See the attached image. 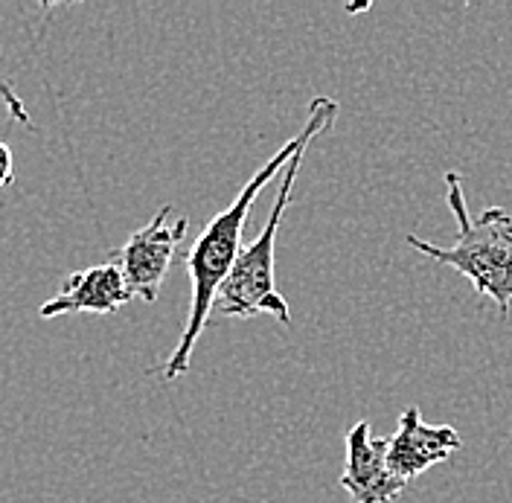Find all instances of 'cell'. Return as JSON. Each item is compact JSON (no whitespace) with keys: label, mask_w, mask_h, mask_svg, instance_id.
<instances>
[{"label":"cell","mask_w":512,"mask_h":503,"mask_svg":"<svg viewBox=\"0 0 512 503\" xmlns=\"http://www.w3.org/2000/svg\"><path fill=\"white\" fill-rule=\"evenodd\" d=\"M338 117V102L332 96H315L309 102V117L303 128L288 140L286 146L265 160L256 175L239 189V195L230 201V207L222 210L219 216L204 224V230L195 236L192 248L187 251V274H190V315L184 323V332L178 338V344L172 349V355L163 364V378L175 381L190 370L192 349L198 344V338L204 335V329L210 326V317L216 312V297L222 291L224 280L230 277L242 248V230L245 221L254 210V201L259 198L262 187H268L280 172H286L288 163L294 160L297 152L309 149V143L320 137L323 131H329Z\"/></svg>","instance_id":"obj_1"},{"label":"cell","mask_w":512,"mask_h":503,"mask_svg":"<svg viewBox=\"0 0 512 503\" xmlns=\"http://www.w3.org/2000/svg\"><path fill=\"white\" fill-rule=\"evenodd\" d=\"M446 204L457 221V242L440 248L408 233V245L463 274L480 297L495 300L501 317H507L512 306V216L504 207H486L472 219L457 172H446Z\"/></svg>","instance_id":"obj_2"},{"label":"cell","mask_w":512,"mask_h":503,"mask_svg":"<svg viewBox=\"0 0 512 503\" xmlns=\"http://www.w3.org/2000/svg\"><path fill=\"white\" fill-rule=\"evenodd\" d=\"M303 152H297L294 160L288 163V169L280 178V187L274 195L271 213L265 219L262 233L254 242L239 253L230 277L224 280L222 291L216 297V312L224 317H239L248 320L256 315L277 317L280 323H291V312H288L286 297L277 291V274H274V256H277V233H280V221L286 216L291 192H294V181L300 175L303 166Z\"/></svg>","instance_id":"obj_3"},{"label":"cell","mask_w":512,"mask_h":503,"mask_svg":"<svg viewBox=\"0 0 512 503\" xmlns=\"http://www.w3.org/2000/svg\"><path fill=\"white\" fill-rule=\"evenodd\" d=\"M187 230L190 221L184 216L172 219V207L166 204L155 213V219L128 236L123 248L111 251V262L123 271L131 297H140L143 303L158 300L160 285L169 274L178 245L187 239Z\"/></svg>","instance_id":"obj_4"},{"label":"cell","mask_w":512,"mask_h":503,"mask_svg":"<svg viewBox=\"0 0 512 503\" xmlns=\"http://www.w3.org/2000/svg\"><path fill=\"white\" fill-rule=\"evenodd\" d=\"M405 480L390 472L387 437H373L367 419L355 422L347 434V469L341 474V489L352 503H393L405 492Z\"/></svg>","instance_id":"obj_5"},{"label":"cell","mask_w":512,"mask_h":503,"mask_svg":"<svg viewBox=\"0 0 512 503\" xmlns=\"http://www.w3.org/2000/svg\"><path fill=\"white\" fill-rule=\"evenodd\" d=\"M460 445V434L451 425H428L419 408H408L399 416L396 434L387 437V463L399 480L411 483L431 466L448 460Z\"/></svg>","instance_id":"obj_6"},{"label":"cell","mask_w":512,"mask_h":503,"mask_svg":"<svg viewBox=\"0 0 512 503\" xmlns=\"http://www.w3.org/2000/svg\"><path fill=\"white\" fill-rule=\"evenodd\" d=\"M131 297L126 277L114 262L94 265L85 271H76L64 280L62 291L38 306V315L44 320L62 315H111L123 309Z\"/></svg>","instance_id":"obj_7"},{"label":"cell","mask_w":512,"mask_h":503,"mask_svg":"<svg viewBox=\"0 0 512 503\" xmlns=\"http://www.w3.org/2000/svg\"><path fill=\"white\" fill-rule=\"evenodd\" d=\"M0 102L6 105V111H9V120L15 123V126H24L32 128L30 120V111H27V105H24V99L15 94V88L0 76Z\"/></svg>","instance_id":"obj_8"},{"label":"cell","mask_w":512,"mask_h":503,"mask_svg":"<svg viewBox=\"0 0 512 503\" xmlns=\"http://www.w3.org/2000/svg\"><path fill=\"white\" fill-rule=\"evenodd\" d=\"M15 181V158H12V149L0 140V189L9 187Z\"/></svg>","instance_id":"obj_9"}]
</instances>
